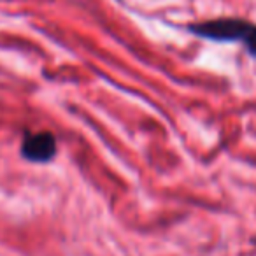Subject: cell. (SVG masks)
<instances>
[{
	"label": "cell",
	"instance_id": "cell-1",
	"mask_svg": "<svg viewBox=\"0 0 256 256\" xmlns=\"http://www.w3.org/2000/svg\"><path fill=\"white\" fill-rule=\"evenodd\" d=\"M190 32L218 42H242L256 56V25L238 18H221L190 26Z\"/></svg>",
	"mask_w": 256,
	"mask_h": 256
},
{
	"label": "cell",
	"instance_id": "cell-2",
	"mask_svg": "<svg viewBox=\"0 0 256 256\" xmlns=\"http://www.w3.org/2000/svg\"><path fill=\"white\" fill-rule=\"evenodd\" d=\"M22 154L30 162L44 164L50 162L56 154V139L50 132L30 134L22 144Z\"/></svg>",
	"mask_w": 256,
	"mask_h": 256
}]
</instances>
